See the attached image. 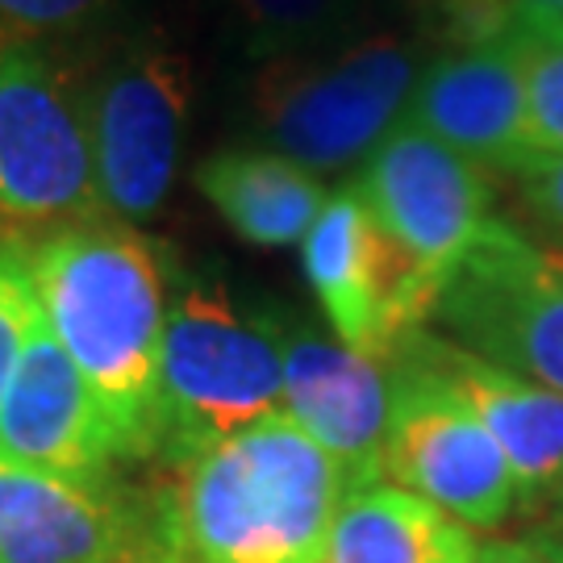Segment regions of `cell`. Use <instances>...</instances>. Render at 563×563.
Segmentation results:
<instances>
[{
  "label": "cell",
  "mask_w": 563,
  "mask_h": 563,
  "mask_svg": "<svg viewBox=\"0 0 563 563\" xmlns=\"http://www.w3.org/2000/svg\"><path fill=\"white\" fill-rule=\"evenodd\" d=\"M342 497L339 463L280 409L146 488V563H325Z\"/></svg>",
  "instance_id": "obj_1"
},
{
  "label": "cell",
  "mask_w": 563,
  "mask_h": 563,
  "mask_svg": "<svg viewBox=\"0 0 563 563\" xmlns=\"http://www.w3.org/2000/svg\"><path fill=\"white\" fill-rule=\"evenodd\" d=\"M46 325L101 405L118 463L159 460L172 251L113 218L30 242Z\"/></svg>",
  "instance_id": "obj_2"
},
{
  "label": "cell",
  "mask_w": 563,
  "mask_h": 563,
  "mask_svg": "<svg viewBox=\"0 0 563 563\" xmlns=\"http://www.w3.org/2000/svg\"><path fill=\"white\" fill-rule=\"evenodd\" d=\"M159 397L163 467L280 413L284 313L246 301L218 272L172 260Z\"/></svg>",
  "instance_id": "obj_3"
},
{
  "label": "cell",
  "mask_w": 563,
  "mask_h": 563,
  "mask_svg": "<svg viewBox=\"0 0 563 563\" xmlns=\"http://www.w3.org/2000/svg\"><path fill=\"white\" fill-rule=\"evenodd\" d=\"M430 55L422 30H367L263 63L251 88V134L313 176H339L372 159L401 125Z\"/></svg>",
  "instance_id": "obj_4"
},
{
  "label": "cell",
  "mask_w": 563,
  "mask_h": 563,
  "mask_svg": "<svg viewBox=\"0 0 563 563\" xmlns=\"http://www.w3.org/2000/svg\"><path fill=\"white\" fill-rule=\"evenodd\" d=\"M101 218L84 80L55 46L0 42V239L38 242Z\"/></svg>",
  "instance_id": "obj_5"
},
{
  "label": "cell",
  "mask_w": 563,
  "mask_h": 563,
  "mask_svg": "<svg viewBox=\"0 0 563 563\" xmlns=\"http://www.w3.org/2000/svg\"><path fill=\"white\" fill-rule=\"evenodd\" d=\"M188 63L155 34L118 38L84 76V113L104 213L151 222L167 205L188 134Z\"/></svg>",
  "instance_id": "obj_6"
},
{
  "label": "cell",
  "mask_w": 563,
  "mask_h": 563,
  "mask_svg": "<svg viewBox=\"0 0 563 563\" xmlns=\"http://www.w3.org/2000/svg\"><path fill=\"white\" fill-rule=\"evenodd\" d=\"M426 325L563 397V255L501 218L451 267Z\"/></svg>",
  "instance_id": "obj_7"
},
{
  "label": "cell",
  "mask_w": 563,
  "mask_h": 563,
  "mask_svg": "<svg viewBox=\"0 0 563 563\" xmlns=\"http://www.w3.org/2000/svg\"><path fill=\"white\" fill-rule=\"evenodd\" d=\"M384 363L393 388L384 476L467 530L509 522L522 509V488L497 439L405 342Z\"/></svg>",
  "instance_id": "obj_8"
},
{
  "label": "cell",
  "mask_w": 563,
  "mask_h": 563,
  "mask_svg": "<svg viewBox=\"0 0 563 563\" xmlns=\"http://www.w3.org/2000/svg\"><path fill=\"white\" fill-rule=\"evenodd\" d=\"M360 192L384 239L434 297L493 222V184L481 167L409 121L363 163Z\"/></svg>",
  "instance_id": "obj_9"
},
{
  "label": "cell",
  "mask_w": 563,
  "mask_h": 563,
  "mask_svg": "<svg viewBox=\"0 0 563 563\" xmlns=\"http://www.w3.org/2000/svg\"><path fill=\"white\" fill-rule=\"evenodd\" d=\"M301 260L330 330L367 360L384 363L409 330L430 322L434 292L384 239L360 180L339 184L325 197L301 239Z\"/></svg>",
  "instance_id": "obj_10"
},
{
  "label": "cell",
  "mask_w": 563,
  "mask_h": 563,
  "mask_svg": "<svg viewBox=\"0 0 563 563\" xmlns=\"http://www.w3.org/2000/svg\"><path fill=\"white\" fill-rule=\"evenodd\" d=\"M146 488L76 484L0 455V563H146Z\"/></svg>",
  "instance_id": "obj_11"
},
{
  "label": "cell",
  "mask_w": 563,
  "mask_h": 563,
  "mask_svg": "<svg viewBox=\"0 0 563 563\" xmlns=\"http://www.w3.org/2000/svg\"><path fill=\"white\" fill-rule=\"evenodd\" d=\"M284 413L339 463L346 493L384 481L388 363L351 351L339 334L284 318Z\"/></svg>",
  "instance_id": "obj_12"
},
{
  "label": "cell",
  "mask_w": 563,
  "mask_h": 563,
  "mask_svg": "<svg viewBox=\"0 0 563 563\" xmlns=\"http://www.w3.org/2000/svg\"><path fill=\"white\" fill-rule=\"evenodd\" d=\"M0 455L76 484L113 481L118 467L101 405L46 325V313L30 330L0 397Z\"/></svg>",
  "instance_id": "obj_13"
},
{
  "label": "cell",
  "mask_w": 563,
  "mask_h": 563,
  "mask_svg": "<svg viewBox=\"0 0 563 563\" xmlns=\"http://www.w3.org/2000/svg\"><path fill=\"white\" fill-rule=\"evenodd\" d=\"M405 121L467 163L493 172L518 176L539 155L526 113L522 63L509 34L476 46L434 51L422 67Z\"/></svg>",
  "instance_id": "obj_14"
},
{
  "label": "cell",
  "mask_w": 563,
  "mask_h": 563,
  "mask_svg": "<svg viewBox=\"0 0 563 563\" xmlns=\"http://www.w3.org/2000/svg\"><path fill=\"white\" fill-rule=\"evenodd\" d=\"M405 346L460 397L481 426L497 439L518 476L522 505L551 501L563 484V397L543 384L522 380L497 363L455 346L439 330L418 325L405 334Z\"/></svg>",
  "instance_id": "obj_15"
},
{
  "label": "cell",
  "mask_w": 563,
  "mask_h": 563,
  "mask_svg": "<svg viewBox=\"0 0 563 563\" xmlns=\"http://www.w3.org/2000/svg\"><path fill=\"white\" fill-rule=\"evenodd\" d=\"M197 192L239 239L255 246L301 242L330 197L322 176L267 146H225L209 155L197 167Z\"/></svg>",
  "instance_id": "obj_16"
},
{
  "label": "cell",
  "mask_w": 563,
  "mask_h": 563,
  "mask_svg": "<svg viewBox=\"0 0 563 563\" xmlns=\"http://www.w3.org/2000/svg\"><path fill=\"white\" fill-rule=\"evenodd\" d=\"M481 543L439 505L397 484L346 493L330 530L325 563H476Z\"/></svg>",
  "instance_id": "obj_17"
},
{
  "label": "cell",
  "mask_w": 563,
  "mask_h": 563,
  "mask_svg": "<svg viewBox=\"0 0 563 563\" xmlns=\"http://www.w3.org/2000/svg\"><path fill=\"white\" fill-rule=\"evenodd\" d=\"M367 4L372 0H222L239 51L260 67L355 34Z\"/></svg>",
  "instance_id": "obj_18"
},
{
  "label": "cell",
  "mask_w": 563,
  "mask_h": 563,
  "mask_svg": "<svg viewBox=\"0 0 563 563\" xmlns=\"http://www.w3.org/2000/svg\"><path fill=\"white\" fill-rule=\"evenodd\" d=\"M526 84V113L534 146L563 155V21L526 18L509 30Z\"/></svg>",
  "instance_id": "obj_19"
},
{
  "label": "cell",
  "mask_w": 563,
  "mask_h": 563,
  "mask_svg": "<svg viewBox=\"0 0 563 563\" xmlns=\"http://www.w3.org/2000/svg\"><path fill=\"white\" fill-rule=\"evenodd\" d=\"M121 4L125 0H0V42H42L63 51L101 34Z\"/></svg>",
  "instance_id": "obj_20"
},
{
  "label": "cell",
  "mask_w": 563,
  "mask_h": 563,
  "mask_svg": "<svg viewBox=\"0 0 563 563\" xmlns=\"http://www.w3.org/2000/svg\"><path fill=\"white\" fill-rule=\"evenodd\" d=\"M42 318L38 280L30 263V242L0 239V397L18 367L30 330Z\"/></svg>",
  "instance_id": "obj_21"
},
{
  "label": "cell",
  "mask_w": 563,
  "mask_h": 563,
  "mask_svg": "<svg viewBox=\"0 0 563 563\" xmlns=\"http://www.w3.org/2000/svg\"><path fill=\"white\" fill-rule=\"evenodd\" d=\"M518 188H522L526 209L563 239V155L539 151L518 172Z\"/></svg>",
  "instance_id": "obj_22"
},
{
  "label": "cell",
  "mask_w": 563,
  "mask_h": 563,
  "mask_svg": "<svg viewBox=\"0 0 563 563\" xmlns=\"http://www.w3.org/2000/svg\"><path fill=\"white\" fill-rule=\"evenodd\" d=\"M476 563H560L547 547H539L534 539H526V543H488L481 547V555Z\"/></svg>",
  "instance_id": "obj_23"
},
{
  "label": "cell",
  "mask_w": 563,
  "mask_h": 563,
  "mask_svg": "<svg viewBox=\"0 0 563 563\" xmlns=\"http://www.w3.org/2000/svg\"><path fill=\"white\" fill-rule=\"evenodd\" d=\"M509 9H514L518 21H526V18L563 21V0H509ZM518 21H514V25H518Z\"/></svg>",
  "instance_id": "obj_24"
},
{
  "label": "cell",
  "mask_w": 563,
  "mask_h": 563,
  "mask_svg": "<svg viewBox=\"0 0 563 563\" xmlns=\"http://www.w3.org/2000/svg\"><path fill=\"white\" fill-rule=\"evenodd\" d=\"M547 505H551V522H547L539 534H563V484L551 493V501H547Z\"/></svg>",
  "instance_id": "obj_25"
},
{
  "label": "cell",
  "mask_w": 563,
  "mask_h": 563,
  "mask_svg": "<svg viewBox=\"0 0 563 563\" xmlns=\"http://www.w3.org/2000/svg\"><path fill=\"white\" fill-rule=\"evenodd\" d=\"M534 543L547 547V551H551V555L563 563V534H534Z\"/></svg>",
  "instance_id": "obj_26"
},
{
  "label": "cell",
  "mask_w": 563,
  "mask_h": 563,
  "mask_svg": "<svg viewBox=\"0 0 563 563\" xmlns=\"http://www.w3.org/2000/svg\"><path fill=\"white\" fill-rule=\"evenodd\" d=\"M413 4H418V0H413Z\"/></svg>",
  "instance_id": "obj_27"
}]
</instances>
